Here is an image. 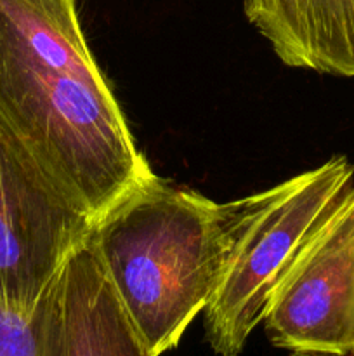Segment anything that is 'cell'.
Masks as SVG:
<instances>
[{
	"label": "cell",
	"mask_w": 354,
	"mask_h": 356,
	"mask_svg": "<svg viewBox=\"0 0 354 356\" xmlns=\"http://www.w3.org/2000/svg\"><path fill=\"white\" fill-rule=\"evenodd\" d=\"M0 115L94 219L153 172L87 45L76 0H0Z\"/></svg>",
	"instance_id": "6da1fadb"
},
{
	"label": "cell",
	"mask_w": 354,
	"mask_h": 356,
	"mask_svg": "<svg viewBox=\"0 0 354 356\" xmlns=\"http://www.w3.org/2000/svg\"><path fill=\"white\" fill-rule=\"evenodd\" d=\"M294 177L217 204L149 172L94 219L90 243L149 356L174 350Z\"/></svg>",
	"instance_id": "7a4b0ae2"
},
{
	"label": "cell",
	"mask_w": 354,
	"mask_h": 356,
	"mask_svg": "<svg viewBox=\"0 0 354 356\" xmlns=\"http://www.w3.org/2000/svg\"><path fill=\"white\" fill-rule=\"evenodd\" d=\"M353 163L333 156L295 176L290 191L264 212L203 309L205 337L215 355L242 356L283 278L312 233L353 188Z\"/></svg>",
	"instance_id": "3957f363"
},
{
	"label": "cell",
	"mask_w": 354,
	"mask_h": 356,
	"mask_svg": "<svg viewBox=\"0 0 354 356\" xmlns=\"http://www.w3.org/2000/svg\"><path fill=\"white\" fill-rule=\"evenodd\" d=\"M94 216L0 115V299L38 305Z\"/></svg>",
	"instance_id": "277c9868"
},
{
	"label": "cell",
	"mask_w": 354,
	"mask_h": 356,
	"mask_svg": "<svg viewBox=\"0 0 354 356\" xmlns=\"http://www.w3.org/2000/svg\"><path fill=\"white\" fill-rule=\"evenodd\" d=\"M264 327L292 356H354V188L307 240Z\"/></svg>",
	"instance_id": "5b68a950"
},
{
	"label": "cell",
	"mask_w": 354,
	"mask_h": 356,
	"mask_svg": "<svg viewBox=\"0 0 354 356\" xmlns=\"http://www.w3.org/2000/svg\"><path fill=\"white\" fill-rule=\"evenodd\" d=\"M47 292L58 313L62 356H149L89 236Z\"/></svg>",
	"instance_id": "8992f818"
},
{
	"label": "cell",
	"mask_w": 354,
	"mask_h": 356,
	"mask_svg": "<svg viewBox=\"0 0 354 356\" xmlns=\"http://www.w3.org/2000/svg\"><path fill=\"white\" fill-rule=\"evenodd\" d=\"M243 9L285 65L354 76V0H245Z\"/></svg>",
	"instance_id": "52a82bcc"
},
{
	"label": "cell",
	"mask_w": 354,
	"mask_h": 356,
	"mask_svg": "<svg viewBox=\"0 0 354 356\" xmlns=\"http://www.w3.org/2000/svg\"><path fill=\"white\" fill-rule=\"evenodd\" d=\"M0 356H62L58 313L47 291L33 308L0 299Z\"/></svg>",
	"instance_id": "ba28073f"
}]
</instances>
